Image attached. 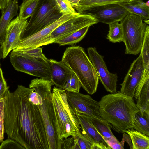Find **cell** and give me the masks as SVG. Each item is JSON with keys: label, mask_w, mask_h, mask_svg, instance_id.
Returning <instances> with one entry per match:
<instances>
[{"label": "cell", "mask_w": 149, "mask_h": 149, "mask_svg": "<svg viewBox=\"0 0 149 149\" xmlns=\"http://www.w3.org/2000/svg\"><path fill=\"white\" fill-rule=\"evenodd\" d=\"M77 140L80 149H91L93 143L81 129L74 136Z\"/></svg>", "instance_id": "obj_30"}, {"label": "cell", "mask_w": 149, "mask_h": 149, "mask_svg": "<svg viewBox=\"0 0 149 149\" xmlns=\"http://www.w3.org/2000/svg\"><path fill=\"white\" fill-rule=\"evenodd\" d=\"M143 71L141 53L131 63L130 68L120 84V92L128 96L133 98L135 90L139 85Z\"/></svg>", "instance_id": "obj_14"}, {"label": "cell", "mask_w": 149, "mask_h": 149, "mask_svg": "<svg viewBox=\"0 0 149 149\" xmlns=\"http://www.w3.org/2000/svg\"><path fill=\"white\" fill-rule=\"evenodd\" d=\"M80 0H68L72 6L74 7L77 6Z\"/></svg>", "instance_id": "obj_39"}, {"label": "cell", "mask_w": 149, "mask_h": 149, "mask_svg": "<svg viewBox=\"0 0 149 149\" xmlns=\"http://www.w3.org/2000/svg\"><path fill=\"white\" fill-rule=\"evenodd\" d=\"M28 22L27 19L22 20L18 15L11 21L6 30L3 48V58H5L19 42L22 33Z\"/></svg>", "instance_id": "obj_15"}, {"label": "cell", "mask_w": 149, "mask_h": 149, "mask_svg": "<svg viewBox=\"0 0 149 149\" xmlns=\"http://www.w3.org/2000/svg\"><path fill=\"white\" fill-rule=\"evenodd\" d=\"M75 114L81 130L93 143L91 149H111L94 126L91 117L78 112Z\"/></svg>", "instance_id": "obj_16"}, {"label": "cell", "mask_w": 149, "mask_h": 149, "mask_svg": "<svg viewBox=\"0 0 149 149\" xmlns=\"http://www.w3.org/2000/svg\"><path fill=\"white\" fill-rule=\"evenodd\" d=\"M79 13L63 15L58 20L38 32L24 39H21L12 52L24 51L37 47L41 41L50 34L56 28Z\"/></svg>", "instance_id": "obj_12"}, {"label": "cell", "mask_w": 149, "mask_h": 149, "mask_svg": "<svg viewBox=\"0 0 149 149\" xmlns=\"http://www.w3.org/2000/svg\"><path fill=\"white\" fill-rule=\"evenodd\" d=\"M120 22L124 34L125 53L136 55L142 48L147 25L140 17L129 13Z\"/></svg>", "instance_id": "obj_7"}, {"label": "cell", "mask_w": 149, "mask_h": 149, "mask_svg": "<svg viewBox=\"0 0 149 149\" xmlns=\"http://www.w3.org/2000/svg\"><path fill=\"white\" fill-rule=\"evenodd\" d=\"M80 149L77 140L73 136L64 138L62 139L61 149Z\"/></svg>", "instance_id": "obj_33"}, {"label": "cell", "mask_w": 149, "mask_h": 149, "mask_svg": "<svg viewBox=\"0 0 149 149\" xmlns=\"http://www.w3.org/2000/svg\"><path fill=\"white\" fill-rule=\"evenodd\" d=\"M51 65V79L53 85L56 87L62 88L67 81L74 73L72 70L62 61H58L50 59Z\"/></svg>", "instance_id": "obj_17"}, {"label": "cell", "mask_w": 149, "mask_h": 149, "mask_svg": "<svg viewBox=\"0 0 149 149\" xmlns=\"http://www.w3.org/2000/svg\"><path fill=\"white\" fill-rule=\"evenodd\" d=\"M33 89L18 85L13 92L8 91L4 98L5 132L25 149H49L39 109L29 100Z\"/></svg>", "instance_id": "obj_1"}, {"label": "cell", "mask_w": 149, "mask_h": 149, "mask_svg": "<svg viewBox=\"0 0 149 149\" xmlns=\"http://www.w3.org/2000/svg\"><path fill=\"white\" fill-rule=\"evenodd\" d=\"M90 26L82 28L68 36L55 41L60 46L73 45L80 41L84 37Z\"/></svg>", "instance_id": "obj_23"}, {"label": "cell", "mask_w": 149, "mask_h": 149, "mask_svg": "<svg viewBox=\"0 0 149 149\" xmlns=\"http://www.w3.org/2000/svg\"><path fill=\"white\" fill-rule=\"evenodd\" d=\"M18 0H11L5 7L1 10L0 18V45L4 41L6 30L13 18L16 16L18 10Z\"/></svg>", "instance_id": "obj_18"}, {"label": "cell", "mask_w": 149, "mask_h": 149, "mask_svg": "<svg viewBox=\"0 0 149 149\" xmlns=\"http://www.w3.org/2000/svg\"><path fill=\"white\" fill-rule=\"evenodd\" d=\"M66 94L68 102L75 113H83L92 118L105 120L100 115L99 102L89 95L67 91Z\"/></svg>", "instance_id": "obj_11"}, {"label": "cell", "mask_w": 149, "mask_h": 149, "mask_svg": "<svg viewBox=\"0 0 149 149\" xmlns=\"http://www.w3.org/2000/svg\"><path fill=\"white\" fill-rule=\"evenodd\" d=\"M4 98L0 99V142L4 139L5 131L4 125Z\"/></svg>", "instance_id": "obj_34"}, {"label": "cell", "mask_w": 149, "mask_h": 149, "mask_svg": "<svg viewBox=\"0 0 149 149\" xmlns=\"http://www.w3.org/2000/svg\"><path fill=\"white\" fill-rule=\"evenodd\" d=\"M9 88L3 76L0 64V99L4 98Z\"/></svg>", "instance_id": "obj_35"}, {"label": "cell", "mask_w": 149, "mask_h": 149, "mask_svg": "<svg viewBox=\"0 0 149 149\" xmlns=\"http://www.w3.org/2000/svg\"><path fill=\"white\" fill-rule=\"evenodd\" d=\"M0 149H25L15 140L10 138L2 141Z\"/></svg>", "instance_id": "obj_32"}, {"label": "cell", "mask_w": 149, "mask_h": 149, "mask_svg": "<svg viewBox=\"0 0 149 149\" xmlns=\"http://www.w3.org/2000/svg\"><path fill=\"white\" fill-rule=\"evenodd\" d=\"M9 56L12 65L17 71L51 80V65L49 61L11 53Z\"/></svg>", "instance_id": "obj_9"}, {"label": "cell", "mask_w": 149, "mask_h": 149, "mask_svg": "<svg viewBox=\"0 0 149 149\" xmlns=\"http://www.w3.org/2000/svg\"><path fill=\"white\" fill-rule=\"evenodd\" d=\"M133 128L149 136V113L142 115L140 111L135 115Z\"/></svg>", "instance_id": "obj_24"}, {"label": "cell", "mask_w": 149, "mask_h": 149, "mask_svg": "<svg viewBox=\"0 0 149 149\" xmlns=\"http://www.w3.org/2000/svg\"><path fill=\"white\" fill-rule=\"evenodd\" d=\"M39 0H23L19 6L18 16L22 20H26L31 17L37 7Z\"/></svg>", "instance_id": "obj_25"}, {"label": "cell", "mask_w": 149, "mask_h": 149, "mask_svg": "<svg viewBox=\"0 0 149 149\" xmlns=\"http://www.w3.org/2000/svg\"><path fill=\"white\" fill-rule=\"evenodd\" d=\"M52 97L58 138L62 140L75 136L81 127L75 113L68 102L66 91L54 87Z\"/></svg>", "instance_id": "obj_5"}, {"label": "cell", "mask_w": 149, "mask_h": 149, "mask_svg": "<svg viewBox=\"0 0 149 149\" xmlns=\"http://www.w3.org/2000/svg\"><path fill=\"white\" fill-rule=\"evenodd\" d=\"M11 0H0V10L5 7Z\"/></svg>", "instance_id": "obj_38"}, {"label": "cell", "mask_w": 149, "mask_h": 149, "mask_svg": "<svg viewBox=\"0 0 149 149\" xmlns=\"http://www.w3.org/2000/svg\"><path fill=\"white\" fill-rule=\"evenodd\" d=\"M125 132L130 136L133 149H149V136L133 128L127 129Z\"/></svg>", "instance_id": "obj_22"}, {"label": "cell", "mask_w": 149, "mask_h": 149, "mask_svg": "<svg viewBox=\"0 0 149 149\" xmlns=\"http://www.w3.org/2000/svg\"><path fill=\"white\" fill-rule=\"evenodd\" d=\"M56 6L62 15L74 14L77 13L68 0H55Z\"/></svg>", "instance_id": "obj_31"}, {"label": "cell", "mask_w": 149, "mask_h": 149, "mask_svg": "<svg viewBox=\"0 0 149 149\" xmlns=\"http://www.w3.org/2000/svg\"><path fill=\"white\" fill-rule=\"evenodd\" d=\"M3 58V52L0 49V60Z\"/></svg>", "instance_id": "obj_40"}, {"label": "cell", "mask_w": 149, "mask_h": 149, "mask_svg": "<svg viewBox=\"0 0 149 149\" xmlns=\"http://www.w3.org/2000/svg\"><path fill=\"white\" fill-rule=\"evenodd\" d=\"M81 85L77 76L73 73L67 81L63 89L67 92L78 93Z\"/></svg>", "instance_id": "obj_28"}, {"label": "cell", "mask_w": 149, "mask_h": 149, "mask_svg": "<svg viewBox=\"0 0 149 149\" xmlns=\"http://www.w3.org/2000/svg\"></svg>", "instance_id": "obj_43"}, {"label": "cell", "mask_w": 149, "mask_h": 149, "mask_svg": "<svg viewBox=\"0 0 149 149\" xmlns=\"http://www.w3.org/2000/svg\"><path fill=\"white\" fill-rule=\"evenodd\" d=\"M145 4L147 6L149 7V2L148 0L145 2Z\"/></svg>", "instance_id": "obj_42"}, {"label": "cell", "mask_w": 149, "mask_h": 149, "mask_svg": "<svg viewBox=\"0 0 149 149\" xmlns=\"http://www.w3.org/2000/svg\"><path fill=\"white\" fill-rule=\"evenodd\" d=\"M42 50V48L38 47L26 50L12 52L11 53L37 58L41 59L47 61H49V60L44 55Z\"/></svg>", "instance_id": "obj_29"}, {"label": "cell", "mask_w": 149, "mask_h": 149, "mask_svg": "<svg viewBox=\"0 0 149 149\" xmlns=\"http://www.w3.org/2000/svg\"><path fill=\"white\" fill-rule=\"evenodd\" d=\"M121 141L120 142L122 147L124 148V144L125 142L128 144L130 149H133V146L132 143L130 138L129 135L126 133H123Z\"/></svg>", "instance_id": "obj_37"}, {"label": "cell", "mask_w": 149, "mask_h": 149, "mask_svg": "<svg viewBox=\"0 0 149 149\" xmlns=\"http://www.w3.org/2000/svg\"><path fill=\"white\" fill-rule=\"evenodd\" d=\"M109 30L107 38L112 43L124 41V34L121 25L118 22L109 24Z\"/></svg>", "instance_id": "obj_27"}, {"label": "cell", "mask_w": 149, "mask_h": 149, "mask_svg": "<svg viewBox=\"0 0 149 149\" xmlns=\"http://www.w3.org/2000/svg\"><path fill=\"white\" fill-rule=\"evenodd\" d=\"M119 4L129 13L139 16L143 20L149 19V7L142 0H134Z\"/></svg>", "instance_id": "obj_20"}, {"label": "cell", "mask_w": 149, "mask_h": 149, "mask_svg": "<svg viewBox=\"0 0 149 149\" xmlns=\"http://www.w3.org/2000/svg\"><path fill=\"white\" fill-rule=\"evenodd\" d=\"M106 142L109 145L111 149H123L120 142L116 137L109 139L106 141Z\"/></svg>", "instance_id": "obj_36"}, {"label": "cell", "mask_w": 149, "mask_h": 149, "mask_svg": "<svg viewBox=\"0 0 149 149\" xmlns=\"http://www.w3.org/2000/svg\"><path fill=\"white\" fill-rule=\"evenodd\" d=\"M143 21L146 24H149V19L147 20H143Z\"/></svg>", "instance_id": "obj_41"}, {"label": "cell", "mask_w": 149, "mask_h": 149, "mask_svg": "<svg viewBox=\"0 0 149 149\" xmlns=\"http://www.w3.org/2000/svg\"><path fill=\"white\" fill-rule=\"evenodd\" d=\"M134 0H80L78 4L73 7L79 13H83L94 7L111 4H120Z\"/></svg>", "instance_id": "obj_21"}, {"label": "cell", "mask_w": 149, "mask_h": 149, "mask_svg": "<svg viewBox=\"0 0 149 149\" xmlns=\"http://www.w3.org/2000/svg\"><path fill=\"white\" fill-rule=\"evenodd\" d=\"M149 78L141 79L136 88L134 97L136 105L141 113H149Z\"/></svg>", "instance_id": "obj_19"}, {"label": "cell", "mask_w": 149, "mask_h": 149, "mask_svg": "<svg viewBox=\"0 0 149 149\" xmlns=\"http://www.w3.org/2000/svg\"><path fill=\"white\" fill-rule=\"evenodd\" d=\"M87 51L89 58L95 68L99 80L105 90L111 94L117 93V74L111 73L108 71L103 56L98 53L95 47L88 48Z\"/></svg>", "instance_id": "obj_10"}, {"label": "cell", "mask_w": 149, "mask_h": 149, "mask_svg": "<svg viewBox=\"0 0 149 149\" xmlns=\"http://www.w3.org/2000/svg\"><path fill=\"white\" fill-rule=\"evenodd\" d=\"M55 0H40L38 5L22 32L23 39L38 32L56 21L62 15Z\"/></svg>", "instance_id": "obj_6"}, {"label": "cell", "mask_w": 149, "mask_h": 149, "mask_svg": "<svg viewBox=\"0 0 149 149\" xmlns=\"http://www.w3.org/2000/svg\"><path fill=\"white\" fill-rule=\"evenodd\" d=\"M98 23L93 15L86 13H79L56 28L41 41L37 47L54 43L82 28Z\"/></svg>", "instance_id": "obj_8"}, {"label": "cell", "mask_w": 149, "mask_h": 149, "mask_svg": "<svg viewBox=\"0 0 149 149\" xmlns=\"http://www.w3.org/2000/svg\"><path fill=\"white\" fill-rule=\"evenodd\" d=\"M51 80L37 78L31 80L29 88L38 94V107L41 115L48 139L49 149H61V141L58 138L56 126L52 101Z\"/></svg>", "instance_id": "obj_3"}, {"label": "cell", "mask_w": 149, "mask_h": 149, "mask_svg": "<svg viewBox=\"0 0 149 149\" xmlns=\"http://www.w3.org/2000/svg\"><path fill=\"white\" fill-rule=\"evenodd\" d=\"M92 119L94 126L105 141L116 137L111 131V126L109 123L96 118H93Z\"/></svg>", "instance_id": "obj_26"}, {"label": "cell", "mask_w": 149, "mask_h": 149, "mask_svg": "<svg viewBox=\"0 0 149 149\" xmlns=\"http://www.w3.org/2000/svg\"><path fill=\"white\" fill-rule=\"evenodd\" d=\"M77 76L81 87L89 94L96 92L99 79L95 67L83 47L72 46L67 47L61 61Z\"/></svg>", "instance_id": "obj_4"}, {"label": "cell", "mask_w": 149, "mask_h": 149, "mask_svg": "<svg viewBox=\"0 0 149 149\" xmlns=\"http://www.w3.org/2000/svg\"><path fill=\"white\" fill-rule=\"evenodd\" d=\"M84 13L93 15L98 23L109 24L121 21L129 12L119 4H111L96 7Z\"/></svg>", "instance_id": "obj_13"}, {"label": "cell", "mask_w": 149, "mask_h": 149, "mask_svg": "<svg viewBox=\"0 0 149 149\" xmlns=\"http://www.w3.org/2000/svg\"><path fill=\"white\" fill-rule=\"evenodd\" d=\"M100 116L118 133L133 128L135 114L140 111L133 98L120 91L102 97L99 102Z\"/></svg>", "instance_id": "obj_2"}]
</instances>
